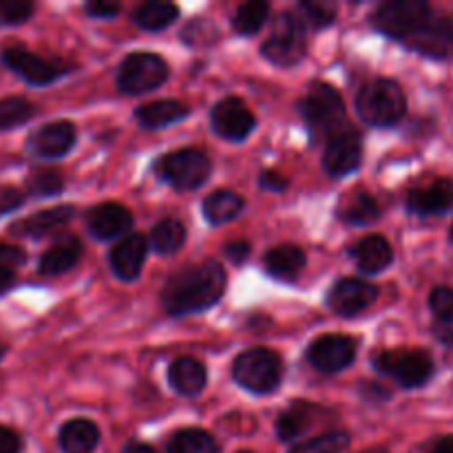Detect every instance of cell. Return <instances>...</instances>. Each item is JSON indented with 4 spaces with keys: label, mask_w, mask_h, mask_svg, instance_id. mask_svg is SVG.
<instances>
[{
    "label": "cell",
    "mask_w": 453,
    "mask_h": 453,
    "mask_svg": "<svg viewBox=\"0 0 453 453\" xmlns=\"http://www.w3.org/2000/svg\"><path fill=\"white\" fill-rule=\"evenodd\" d=\"M261 186H264L265 190H273V193H281V190L288 188V180L283 175H279V173L274 171H265L261 173Z\"/></svg>",
    "instance_id": "45"
},
{
    "label": "cell",
    "mask_w": 453,
    "mask_h": 453,
    "mask_svg": "<svg viewBox=\"0 0 453 453\" xmlns=\"http://www.w3.org/2000/svg\"><path fill=\"white\" fill-rule=\"evenodd\" d=\"M168 380H171L173 389L181 396H197L202 394V389L206 388V367L202 361L190 357L177 358L175 363L168 370Z\"/></svg>",
    "instance_id": "22"
},
{
    "label": "cell",
    "mask_w": 453,
    "mask_h": 453,
    "mask_svg": "<svg viewBox=\"0 0 453 453\" xmlns=\"http://www.w3.org/2000/svg\"><path fill=\"white\" fill-rule=\"evenodd\" d=\"M270 16V4L264 0H252V3L242 4L234 13L233 27L242 35H255L261 27L265 25Z\"/></svg>",
    "instance_id": "34"
},
{
    "label": "cell",
    "mask_w": 453,
    "mask_h": 453,
    "mask_svg": "<svg viewBox=\"0 0 453 453\" xmlns=\"http://www.w3.org/2000/svg\"><path fill=\"white\" fill-rule=\"evenodd\" d=\"M27 202V193H22L16 186H0V219L12 212L20 211Z\"/></svg>",
    "instance_id": "40"
},
{
    "label": "cell",
    "mask_w": 453,
    "mask_h": 453,
    "mask_svg": "<svg viewBox=\"0 0 453 453\" xmlns=\"http://www.w3.org/2000/svg\"><path fill=\"white\" fill-rule=\"evenodd\" d=\"M429 453H453V436H445L434 445V449Z\"/></svg>",
    "instance_id": "47"
},
{
    "label": "cell",
    "mask_w": 453,
    "mask_h": 453,
    "mask_svg": "<svg viewBox=\"0 0 453 453\" xmlns=\"http://www.w3.org/2000/svg\"><path fill=\"white\" fill-rule=\"evenodd\" d=\"M407 208L414 215H445L453 208V181L447 177L418 186L407 197Z\"/></svg>",
    "instance_id": "18"
},
{
    "label": "cell",
    "mask_w": 453,
    "mask_h": 453,
    "mask_svg": "<svg viewBox=\"0 0 453 453\" xmlns=\"http://www.w3.org/2000/svg\"><path fill=\"white\" fill-rule=\"evenodd\" d=\"M233 376L243 389L252 394H270L283 379V363L268 348H250L233 363Z\"/></svg>",
    "instance_id": "5"
},
{
    "label": "cell",
    "mask_w": 453,
    "mask_h": 453,
    "mask_svg": "<svg viewBox=\"0 0 453 453\" xmlns=\"http://www.w3.org/2000/svg\"><path fill=\"white\" fill-rule=\"evenodd\" d=\"M308 38H305V22L292 12H283L274 18L273 34L265 40L261 53L265 60L277 66H295L303 60Z\"/></svg>",
    "instance_id": "6"
},
{
    "label": "cell",
    "mask_w": 453,
    "mask_h": 453,
    "mask_svg": "<svg viewBox=\"0 0 453 453\" xmlns=\"http://www.w3.org/2000/svg\"><path fill=\"white\" fill-rule=\"evenodd\" d=\"M357 358V341L345 334H326L308 348L310 365L323 374H339Z\"/></svg>",
    "instance_id": "12"
},
{
    "label": "cell",
    "mask_w": 453,
    "mask_h": 453,
    "mask_svg": "<svg viewBox=\"0 0 453 453\" xmlns=\"http://www.w3.org/2000/svg\"><path fill=\"white\" fill-rule=\"evenodd\" d=\"M35 4L29 0H0V27H18L31 20Z\"/></svg>",
    "instance_id": "38"
},
{
    "label": "cell",
    "mask_w": 453,
    "mask_h": 453,
    "mask_svg": "<svg viewBox=\"0 0 453 453\" xmlns=\"http://www.w3.org/2000/svg\"><path fill=\"white\" fill-rule=\"evenodd\" d=\"M379 296V288L374 283L361 279H341L327 295V305L339 317H357L363 310L370 308Z\"/></svg>",
    "instance_id": "15"
},
{
    "label": "cell",
    "mask_w": 453,
    "mask_h": 453,
    "mask_svg": "<svg viewBox=\"0 0 453 453\" xmlns=\"http://www.w3.org/2000/svg\"><path fill=\"white\" fill-rule=\"evenodd\" d=\"M122 453H157L153 449V447L144 445V442H128L127 447H124Z\"/></svg>",
    "instance_id": "48"
},
{
    "label": "cell",
    "mask_w": 453,
    "mask_h": 453,
    "mask_svg": "<svg viewBox=\"0 0 453 453\" xmlns=\"http://www.w3.org/2000/svg\"><path fill=\"white\" fill-rule=\"evenodd\" d=\"M434 9L425 0H388L372 16V25L380 34L401 42H410L432 18Z\"/></svg>",
    "instance_id": "4"
},
{
    "label": "cell",
    "mask_w": 453,
    "mask_h": 453,
    "mask_svg": "<svg viewBox=\"0 0 453 453\" xmlns=\"http://www.w3.org/2000/svg\"><path fill=\"white\" fill-rule=\"evenodd\" d=\"M407 47L432 60H447L453 56V16L434 12L423 29L407 42Z\"/></svg>",
    "instance_id": "14"
},
{
    "label": "cell",
    "mask_w": 453,
    "mask_h": 453,
    "mask_svg": "<svg viewBox=\"0 0 453 453\" xmlns=\"http://www.w3.org/2000/svg\"><path fill=\"white\" fill-rule=\"evenodd\" d=\"M361 135L345 128L343 133H339V135L327 142L326 153H323V168L330 177H343L361 166Z\"/></svg>",
    "instance_id": "16"
},
{
    "label": "cell",
    "mask_w": 453,
    "mask_h": 453,
    "mask_svg": "<svg viewBox=\"0 0 453 453\" xmlns=\"http://www.w3.org/2000/svg\"><path fill=\"white\" fill-rule=\"evenodd\" d=\"M212 131L228 142H243L257 127L255 113L239 97H226L217 102L211 113Z\"/></svg>",
    "instance_id": "13"
},
{
    "label": "cell",
    "mask_w": 453,
    "mask_h": 453,
    "mask_svg": "<svg viewBox=\"0 0 453 453\" xmlns=\"http://www.w3.org/2000/svg\"><path fill=\"white\" fill-rule=\"evenodd\" d=\"M348 445L349 436L345 432H327L308 442H299L292 447L290 453H343Z\"/></svg>",
    "instance_id": "36"
},
{
    "label": "cell",
    "mask_w": 453,
    "mask_h": 453,
    "mask_svg": "<svg viewBox=\"0 0 453 453\" xmlns=\"http://www.w3.org/2000/svg\"><path fill=\"white\" fill-rule=\"evenodd\" d=\"M35 104L22 96L0 97V133L13 131L34 119Z\"/></svg>",
    "instance_id": "29"
},
{
    "label": "cell",
    "mask_w": 453,
    "mask_h": 453,
    "mask_svg": "<svg viewBox=\"0 0 453 453\" xmlns=\"http://www.w3.org/2000/svg\"><path fill=\"white\" fill-rule=\"evenodd\" d=\"M0 453H22V436L3 423H0Z\"/></svg>",
    "instance_id": "42"
},
{
    "label": "cell",
    "mask_w": 453,
    "mask_h": 453,
    "mask_svg": "<svg viewBox=\"0 0 453 453\" xmlns=\"http://www.w3.org/2000/svg\"><path fill=\"white\" fill-rule=\"evenodd\" d=\"M62 190H65V180L53 168H35V171L29 173L25 181V193L35 199L56 197Z\"/></svg>",
    "instance_id": "32"
},
{
    "label": "cell",
    "mask_w": 453,
    "mask_h": 453,
    "mask_svg": "<svg viewBox=\"0 0 453 453\" xmlns=\"http://www.w3.org/2000/svg\"><path fill=\"white\" fill-rule=\"evenodd\" d=\"M190 115V109L177 100H157L140 106L135 111V119L144 128H164L181 122Z\"/></svg>",
    "instance_id": "26"
},
{
    "label": "cell",
    "mask_w": 453,
    "mask_h": 453,
    "mask_svg": "<svg viewBox=\"0 0 453 453\" xmlns=\"http://www.w3.org/2000/svg\"><path fill=\"white\" fill-rule=\"evenodd\" d=\"M27 264V252L18 246H9V243H0V268L16 270Z\"/></svg>",
    "instance_id": "41"
},
{
    "label": "cell",
    "mask_w": 453,
    "mask_h": 453,
    "mask_svg": "<svg viewBox=\"0 0 453 453\" xmlns=\"http://www.w3.org/2000/svg\"><path fill=\"white\" fill-rule=\"evenodd\" d=\"M82 257V242L73 234H62L53 246L40 257L38 273L42 277H60V274L69 273Z\"/></svg>",
    "instance_id": "21"
},
{
    "label": "cell",
    "mask_w": 453,
    "mask_h": 453,
    "mask_svg": "<svg viewBox=\"0 0 453 453\" xmlns=\"http://www.w3.org/2000/svg\"><path fill=\"white\" fill-rule=\"evenodd\" d=\"M449 242H451V246H453V226H451V230H449Z\"/></svg>",
    "instance_id": "51"
},
{
    "label": "cell",
    "mask_w": 453,
    "mask_h": 453,
    "mask_svg": "<svg viewBox=\"0 0 453 453\" xmlns=\"http://www.w3.org/2000/svg\"><path fill=\"white\" fill-rule=\"evenodd\" d=\"M146 252H149L146 237L131 233L127 234V237H122V242H118L111 248L109 264L122 281H135L142 273V265H144Z\"/></svg>",
    "instance_id": "19"
},
{
    "label": "cell",
    "mask_w": 453,
    "mask_h": 453,
    "mask_svg": "<svg viewBox=\"0 0 453 453\" xmlns=\"http://www.w3.org/2000/svg\"><path fill=\"white\" fill-rule=\"evenodd\" d=\"M352 257L363 273L376 274L383 273L385 268H389V264L394 261V250L383 237L370 234V237L361 239V242L352 248Z\"/></svg>",
    "instance_id": "23"
},
{
    "label": "cell",
    "mask_w": 453,
    "mask_h": 453,
    "mask_svg": "<svg viewBox=\"0 0 453 453\" xmlns=\"http://www.w3.org/2000/svg\"><path fill=\"white\" fill-rule=\"evenodd\" d=\"M310 414H312V407L305 405V403H295L290 410L283 411L277 418V436L286 442L299 438L308 429Z\"/></svg>",
    "instance_id": "35"
},
{
    "label": "cell",
    "mask_w": 453,
    "mask_h": 453,
    "mask_svg": "<svg viewBox=\"0 0 453 453\" xmlns=\"http://www.w3.org/2000/svg\"><path fill=\"white\" fill-rule=\"evenodd\" d=\"M168 78V65L149 51L128 53L118 69V87L128 96H140L162 87Z\"/></svg>",
    "instance_id": "10"
},
{
    "label": "cell",
    "mask_w": 453,
    "mask_h": 453,
    "mask_svg": "<svg viewBox=\"0 0 453 453\" xmlns=\"http://www.w3.org/2000/svg\"><path fill=\"white\" fill-rule=\"evenodd\" d=\"M150 242H153V248L159 252V255H173V252L180 250L186 242L184 224L177 219L159 221V224L153 228Z\"/></svg>",
    "instance_id": "33"
},
{
    "label": "cell",
    "mask_w": 453,
    "mask_h": 453,
    "mask_svg": "<svg viewBox=\"0 0 453 453\" xmlns=\"http://www.w3.org/2000/svg\"><path fill=\"white\" fill-rule=\"evenodd\" d=\"M224 252L234 265H242V264H246V259L250 257V243L233 242V243H228V246H226Z\"/></svg>",
    "instance_id": "44"
},
{
    "label": "cell",
    "mask_w": 453,
    "mask_h": 453,
    "mask_svg": "<svg viewBox=\"0 0 453 453\" xmlns=\"http://www.w3.org/2000/svg\"><path fill=\"white\" fill-rule=\"evenodd\" d=\"M75 135V124L69 119L47 122L27 137V150L35 159H60L73 149Z\"/></svg>",
    "instance_id": "11"
},
{
    "label": "cell",
    "mask_w": 453,
    "mask_h": 453,
    "mask_svg": "<svg viewBox=\"0 0 453 453\" xmlns=\"http://www.w3.org/2000/svg\"><path fill=\"white\" fill-rule=\"evenodd\" d=\"M239 453H252V451H239Z\"/></svg>",
    "instance_id": "52"
},
{
    "label": "cell",
    "mask_w": 453,
    "mask_h": 453,
    "mask_svg": "<svg viewBox=\"0 0 453 453\" xmlns=\"http://www.w3.org/2000/svg\"><path fill=\"white\" fill-rule=\"evenodd\" d=\"M372 365L405 389L423 388L434 376V358L423 349H388L376 354Z\"/></svg>",
    "instance_id": "7"
},
{
    "label": "cell",
    "mask_w": 453,
    "mask_h": 453,
    "mask_svg": "<svg viewBox=\"0 0 453 453\" xmlns=\"http://www.w3.org/2000/svg\"><path fill=\"white\" fill-rule=\"evenodd\" d=\"M299 113L314 140L330 142L345 131V102L327 82L310 84L308 93L299 100Z\"/></svg>",
    "instance_id": "2"
},
{
    "label": "cell",
    "mask_w": 453,
    "mask_h": 453,
    "mask_svg": "<svg viewBox=\"0 0 453 453\" xmlns=\"http://www.w3.org/2000/svg\"><path fill=\"white\" fill-rule=\"evenodd\" d=\"M133 215L128 208L119 206V203L106 202L97 203L91 211L87 212V230L96 239H115V237H127L131 234Z\"/></svg>",
    "instance_id": "17"
},
{
    "label": "cell",
    "mask_w": 453,
    "mask_h": 453,
    "mask_svg": "<svg viewBox=\"0 0 453 453\" xmlns=\"http://www.w3.org/2000/svg\"><path fill=\"white\" fill-rule=\"evenodd\" d=\"M75 208L73 206H53L44 208V211L34 212V215L25 217V219L16 221V224L9 226V233L16 234V237H27V239H42L47 237L53 230L62 228L65 224H69L71 217H73Z\"/></svg>",
    "instance_id": "20"
},
{
    "label": "cell",
    "mask_w": 453,
    "mask_h": 453,
    "mask_svg": "<svg viewBox=\"0 0 453 453\" xmlns=\"http://www.w3.org/2000/svg\"><path fill=\"white\" fill-rule=\"evenodd\" d=\"M357 111L372 127H394L407 113L405 93L394 80L376 78L358 91Z\"/></svg>",
    "instance_id": "3"
},
{
    "label": "cell",
    "mask_w": 453,
    "mask_h": 453,
    "mask_svg": "<svg viewBox=\"0 0 453 453\" xmlns=\"http://www.w3.org/2000/svg\"><path fill=\"white\" fill-rule=\"evenodd\" d=\"M168 453H219V447L203 429H181L168 442Z\"/></svg>",
    "instance_id": "31"
},
{
    "label": "cell",
    "mask_w": 453,
    "mask_h": 453,
    "mask_svg": "<svg viewBox=\"0 0 453 453\" xmlns=\"http://www.w3.org/2000/svg\"><path fill=\"white\" fill-rule=\"evenodd\" d=\"M180 16V9L173 3H164V0H149V3L140 4L133 13V20L135 25H140L146 31H162L168 25L175 22V18Z\"/></svg>",
    "instance_id": "27"
},
{
    "label": "cell",
    "mask_w": 453,
    "mask_h": 453,
    "mask_svg": "<svg viewBox=\"0 0 453 453\" xmlns=\"http://www.w3.org/2000/svg\"><path fill=\"white\" fill-rule=\"evenodd\" d=\"M4 357H7V345H4L3 341H0V363H3Z\"/></svg>",
    "instance_id": "49"
},
{
    "label": "cell",
    "mask_w": 453,
    "mask_h": 453,
    "mask_svg": "<svg viewBox=\"0 0 453 453\" xmlns=\"http://www.w3.org/2000/svg\"><path fill=\"white\" fill-rule=\"evenodd\" d=\"M13 286H16V270L0 268V296L7 295Z\"/></svg>",
    "instance_id": "46"
},
{
    "label": "cell",
    "mask_w": 453,
    "mask_h": 453,
    "mask_svg": "<svg viewBox=\"0 0 453 453\" xmlns=\"http://www.w3.org/2000/svg\"><path fill=\"white\" fill-rule=\"evenodd\" d=\"M341 217L343 221L354 226H367L372 221H376L380 217V208L376 203V199L367 193H357L349 195L348 199L341 206Z\"/></svg>",
    "instance_id": "30"
},
{
    "label": "cell",
    "mask_w": 453,
    "mask_h": 453,
    "mask_svg": "<svg viewBox=\"0 0 453 453\" xmlns=\"http://www.w3.org/2000/svg\"><path fill=\"white\" fill-rule=\"evenodd\" d=\"M243 211V199L233 190H215L211 197L203 202V215L211 224L221 226L233 221Z\"/></svg>",
    "instance_id": "28"
},
{
    "label": "cell",
    "mask_w": 453,
    "mask_h": 453,
    "mask_svg": "<svg viewBox=\"0 0 453 453\" xmlns=\"http://www.w3.org/2000/svg\"><path fill=\"white\" fill-rule=\"evenodd\" d=\"M429 308H432L434 317L442 323L453 321V288L438 286L429 295Z\"/></svg>",
    "instance_id": "39"
},
{
    "label": "cell",
    "mask_w": 453,
    "mask_h": 453,
    "mask_svg": "<svg viewBox=\"0 0 453 453\" xmlns=\"http://www.w3.org/2000/svg\"><path fill=\"white\" fill-rule=\"evenodd\" d=\"M0 65L31 87H47L66 73V66L62 62L42 58L22 44H9L0 49Z\"/></svg>",
    "instance_id": "9"
},
{
    "label": "cell",
    "mask_w": 453,
    "mask_h": 453,
    "mask_svg": "<svg viewBox=\"0 0 453 453\" xmlns=\"http://www.w3.org/2000/svg\"><path fill=\"white\" fill-rule=\"evenodd\" d=\"M119 3H109V0H91L87 3L84 12L88 13L91 18H113L119 13Z\"/></svg>",
    "instance_id": "43"
},
{
    "label": "cell",
    "mask_w": 453,
    "mask_h": 453,
    "mask_svg": "<svg viewBox=\"0 0 453 453\" xmlns=\"http://www.w3.org/2000/svg\"><path fill=\"white\" fill-rule=\"evenodd\" d=\"M159 180L177 190H195L211 177L212 162L203 150L180 149L159 157L155 164Z\"/></svg>",
    "instance_id": "8"
},
{
    "label": "cell",
    "mask_w": 453,
    "mask_h": 453,
    "mask_svg": "<svg viewBox=\"0 0 453 453\" xmlns=\"http://www.w3.org/2000/svg\"><path fill=\"white\" fill-rule=\"evenodd\" d=\"M58 442L62 453H93L100 442V432L91 420L73 418L62 425Z\"/></svg>",
    "instance_id": "24"
},
{
    "label": "cell",
    "mask_w": 453,
    "mask_h": 453,
    "mask_svg": "<svg viewBox=\"0 0 453 453\" xmlns=\"http://www.w3.org/2000/svg\"><path fill=\"white\" fill-rule=\"evenodd\" d=\"M270 277L279 281H295L305 268V252L299 246H277L264 257Z\"/></svg>",
    "instance_id": "25"
},
{
    "label": "cell",
    "mask_w": 453,
    "mask_h": 453,
    "mask_svg": "<svg viewBox=\"0 0 453 453\" xmlns=\"http://www.w3.org/2000/svg\"><path fill=\"white\" fill-rule=\"evenodd\" d=\"M363 453H389V451H385V449H370V451H363Z\"/></svg>",
    "instance_id": "50"
},
{
    "label": "cell",
    "mask_w": 453,
    "mask_h": 453,
    "mask_svg": "<svg viewBox=\"0 0 453 453\" xmlns=\"http://www.w3.org/2000/svg\"><path fill=\"white\" fill-rule=\"evenodd\" d=\"M301 20L310 22L312 27H330L336 20V4L330 0H310L299 4Z\"/></svg>",
    "instance_id": "37"
},
{
    "label": "cell",
    "mask_w": 453,
    "mask_h": 453,
    "mask_svg": "<svg viewBox=\"0 0 453 453\" xmlns=\"http://www.w3.org/2000/svg\"><path fill=\"white\" fill-rule=\"evenodd\" d=\"M226 290V273L217 261L186 265L173 274L162 290V305L171 317L202 312L212 308Z\"/></svg>",
    "instance_id": "1"
}]
</instances>
